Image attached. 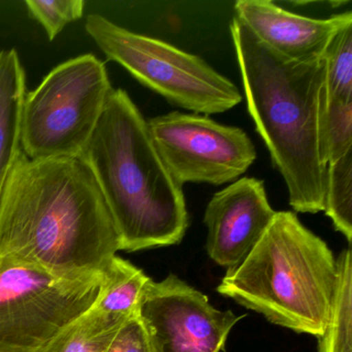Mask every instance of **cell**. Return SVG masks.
<instances>
[{
    "label": "cell",
    "instance_id": "obj_15",
    "mask_svg": "<svg viewBox=\"0 0 352 352\" xmlns=\"http://www.w3.org/2000/svg\"><path fill=\"white\" fill-rule=\"evenodd\" d=\"M125 320L102 314L91 307L61 329L40 352H104Z\"/></svg>",
    "mask_w": 352,
    "mask_h": 352
},
{
    "label": "cell",
    "instance_id": "obj_19",
    "mask_svg": "<svg viewBox=\"0 0 352 352\" xmlns=\"http://www.w3.org/2000/svg\"><path fill=\"white\" fill-rule=\"evenodd\" d=\"M30 15L44 28L49 40L53 41L67 24L83 17V0H26Z\"/></svg>",
    "mask_w": 352,
    "mask_h": 352
},
{
    "label": "cell",
    "instance_id": "obj_12",
    "mask_svg": "<svg viewBox=\"0 0 352 352\" xmlns=\"http://www.w3.org/2000/svg\"><path fill=\"white\" fill-rule=\"evenodd\" d=\"M26 76L15 49L0 51V195L21 150Z\"/></svg>",
    "mask_w": 352,
    "mask_h": 352
},
{
    "label": "cell",
    "instance_id": "obj_11",
    "mask_svg": "<svg viewBox=\"0 0 352 352\" xmlns=\"http://www.w3.org/2000/svg\"><path fill=\"white\" fill-rule=\"evenodd\" d=\"M234 12V17L257 40L277 54L296 61L323 58L336 34L352 22L350 11L329 19H311L265 0H239Z\"/></svg>",
    "mask_w": 352,
    "mask_h": 352
},
{
    "label": "cell",
    "instance_id": "obj_10",
    "mask_svg": "<svg viewBox=\"0 0 352 352\" xmlns=\"http://www.w3.org/2000/svg\"><path fill=\"white\" fill-rule=\"evenodd\" d=\"M276 213L263 181L249 177L234 181L216 192L206 208L208 254L218 265L234 269L254 248Z\"/></svg>",
    "mask_w": 352,
    "mask_h": 352
},
{
    "label": "cell",
    "instance_id": "obj_4",
    "mask_svg": "<svg viewBox=\"0 0 352 352\" xmlns=\"http://www.w3.org/2000/svg\"><path fill=\"white\" fill-rule=\"evenodd\" d=\"M337 261L296 213L281 211L217 292L274 324L319 338L329 320Z\"/></svg>",
    "mask_w": 352,
    "mask_h": 352
},
{
    "label": "cell",
    "instance_id": "obj_3",
    "mask_svg": "<svg viewBox=\"0 0 352 352\" xmlns=\"http://www.w3.org/2000/svg\"><path fill=\"white\" fill-rule=\"evenodd\" d=\"M82 160L102 190L120 239L135 252L178 244L188 228L183 186L125 90L113 89Z\"/></svg>",
    "mask_w": 352,
    "mask_h": 352
},
{
    "label": "cell",
    "instance_id": "obj_18",
    "mask_svg": "<svg viewBox=\"0 0 352 352\" xmlns=\"http://www.w3.org/2000/svg\"><path fill=\"white\" fill-rule=\"evenodd\" d=\"M324 147L327 164L352 151V100H327Z\"/></svg>",
    "mask_w": 352,
    "mask_h": 352
},
{
    "label": "cell",
    "instance_id": "obj_2",
    "mask_svg": "<svg viewBox=\"0 0 352 352\" xmlns=\"http://www.w3.org/2000/svg\"><path fill=\"white\" fill-rule=\"evenodd\" d=\"M230 34L248 112L300 213L323 211L327 160L325 63L296 61L272 51L236 17Z\"/></svg>",
    "mask_w": 352,
    "mask_h": 352
},
{
    "label": "cell",
    "instance_id": "obj_7",
    "mask_svg": "<svg viewBox=\"0 0 352 352\" xmlns=\"http://www.w3.org/2000/svg\"><path fill=\"white\" fill-rule=\"evenodd\" d=\"M100 279L59 277L0 257V352H40L91 308Z\"/></svg>",
    "mask_w": 352,
    "mask_h": 352
},
{
    "label": "cell",
    "instance_id": "obj_20",
    "mask_svg": "<svg viewBox=\"0 0 352 352\" xmlns=\"http://www.w3.org/2000/svg\"><path fill=\"white\" fill-rule=\"evenodd\" d=\"M104 352H155L140 314L129 317L120 325Z\"/></svg>",
    "mask_w": 352,
    "mask_h": 352
},
{
    "label": "cell",
    "instance_id": "obj_6",
    "mask_svg": "<svg viewBox=\"0 0 352 352\" xmlns=\"http://www.w3.org/2000/svg\"><path fill=\"white\" fill-rule=\"evenodd\" d=\"M85 30L110 60L175 106L208 116L242 102L238 87L197 55L135 34L98 14L88 16Z\"/></svg>",
    "mask_w": 352,
    "mask_h": 352
},
{
    "label": "cell",
    "instance_id": "obj_14",
    "mask_svg": "<svg viewBox=\"0 0 352 352\" xmlns=\"http://www.w3.org/2000/svg\"><path fill=\"white\" fill-rule=\"evenodd\" d=\"M337 280L329 320L318 338V352H352V259L350 248L337 258Z\"/></svg>",
    "mask_w": 352,
    "mask_h": 352
},
{
    "label": "cell",
    "instance_id": "obj_8",
    "mask_svg": "<svg viewBox=\"0 0 352 352\" xmlns=\"http://www.w3.org/2000/svg\"><path fill=\"white\" fill-rule=\"evenodd\" d=\"M150 135L179 184L234 182L256 160L249 135L206 115L175 112L147 121Z\"/></svg>",
    "mask_w": 352,
    "mask_h": 352
},
{
    "label": "cell",
    "instance_id": "obj_16",
    "mask_svg": "<svg viewBox=\"0 0 352 352\" xmlns=\"http://www.w3.org/2000/svg\"><path fill=\"white\" fill-rule=\"evenodd\" d=\"M323 211L351 244L352 151L327 164Z\"/></svg>",
    "mask_w": 352,
    "mask_h": 352
},
{
    "label": "cell",
    "instance_id": "obj_13",
    "mask_svg": "<svg viewBox=\"0 0 352 352\" xmlns=\"http://www.w3.org/2000/svg\"><path fill=\"white\" fill-rule=\"evenodd\" d=\"M151 282L141 269L115 255L102 272L100 292L92 308L123 320L140 314L142 302Z\"/></svg>",
    "mask_w": 352,
    "mask_h": 352
},
{
    "label": "cell",
    "instance_id": "obj_9",
    "mask_svg": "<svg viewBox=\"0 0 352 352\" xmlns=\"http://www.w3.org/2000/svg\"><path fill=\"white\" fill-rule=\"evenodd\" d=\"M155 352H223L243 316L221 311L207 296L177 277L152 280L140 308Z\"/></svg>",
    "mask_w": 352,
    "mask_h": 352
},
{
    "label": "cell",
    "instance_id": "obj_1",
    "mask_svg": "<svg viewBox=\"0 0 352 352\" xmlns=\"http://www.w3.org/2000/svg\"><path fill=\"white\" fill-rule=\"evenodd\" d=\"M120 250L110 210L81 157L20 152L0 195V257L59 277H100Z\"/></svg>",
    "mask_w": 352,
    "mask_h": 352
},
{
    "label": "cell",
    "instance_id": "obj_5",
    "mask_svg": "<svg viewBox=\"0 0 352 352\" xmlns=\"http://www.w3.org/2000/svg\"><path fill=\"white\" fill-rule=\"evenodd\" d=\"M113 89L104 63L94 55L57 65L26 92L22 152L34 160L81 157Z\"/></svg>",
    "mask_w": 352,
    "mask_h": 352
},
{
    "label": "cell",
    "instance_id": "obj_17",
    "mask_svg": "<svg viewBox=\"0 0 352 352\" xmlns=\"http://www.w3.org/2000/svg\"><path fill=\"white\" fill-rule=\"evenodd\" d=\"M323 59L327 100H352V22L336 34Z\"/></svg>",
    "mask_w": 352,
    "mask_h": 352
}]
</instances>
